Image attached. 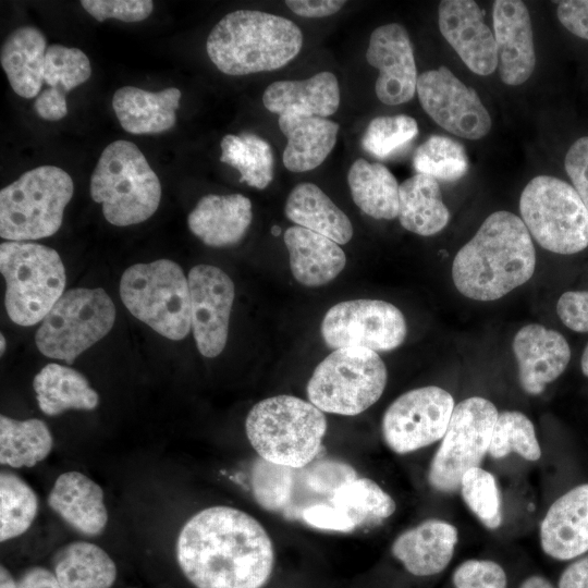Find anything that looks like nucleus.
Here are the masks:
<instances>
[{
  "label": "nucleus",
  "mask_w": 588,
  "mask_h": 588,
  "mask_svg": "<svg viewBox=\"0 0 588 588\" xmlns=\"http://www.w3.org/2000/svg\"><path fill=\"white\" fill-rule=\"evenodd\" d=\"M176 561L196 588H262L274 567V549L264 526L225 505L204 509L180 530Z\"/></svg>",
  "instance_id": "obj_1"
},
{
  "label": "nucleus",
  "mask_w": 588,
  "mask_h": 588,
  "mask_svg": "<svg viewBox=\"0 0 588 588\" xmlns=\"http://www.w3.org/2000/svg\"><path fill=\"white\" fill-rule=\"evenodd\" d=\"M535 267V247L523 220L495 211L455 255L452 279L464 296L495 301L527 282Z\"/></svg>",
  "instance_id": "obj_2"
},
{
  "label": "nucleus",
  "mask_w": 588,
  "mask_h": 588,
  "mask_svg": "<svg viewBox=\"0 0 588 588\" xmlns=\"http://www.w3.org/2000/svg\"><path fill=\"white\" fill-rule=\"evenodd\" d=\"M303 46V33L280 15L237 10L211 29L206 50L224 74L246 75L278 70L292 61Z\"/></svg>",
  "instance_id": "obj_3"
},
{
  "label": "nucleus",
  "mask_w": 588,
  "mask_h": 588,
  "mask_svg": "<svg viewBox=\"0 0 588 588\" xmlns=\"http://www.w3.org/2000/svg\"><path fill=\"white\" fill-rule=\"evenodd\" d=\"M245 430L258 457L278 465L303 467L320 453L327 419L309 401L277 395L252 407Z\"/></svg>",
  "instance_id": "obj_4"
},
{
  "label": "nucleus",
  "mask_w": 588,
  "mask_h": 588,
  "mask_svg": "<svg viewBox=\"0 0 588 588\" xmlns=\"http://www.w3.org/2000/svg\"><path fill=\"white\" fill-rule=\"evenodd\" d=\"M90 196L106 220L118 226L140 223L157 210L160 181L138 147L115 140L101 152L90 177Z\"/></svg>",
  "instance_id": "obj_5"
},
{
  "label": "nucleus",
  "mask_w": 588,
  "mask_h": 588,
  "mask_svg": "<svg viewBox=\"0 0 588 588\" xmlns=\"http://www.w3.org/2000/svg\"><path fill=\"white\" fill-rule=\"evenodd\" d=\"M356 477L353 466L334 458H316L306 466L290 467L258 457L250 468L256 502L290 522H301L306 510L330 503L338 488Z\"/></svg>",
  "instance_id": "obj_6"
},
{
  "label": "nucleus",
  "mask_w": 588,
  "mask_h": 588,
  "mask_svg": "<svg viewBox=\"0 0 588 588\" xmlns=\"http://www.w3.org/2000/svg\"><path fill=\"white\" fill-rule=\"evenodd\" d=\"M0 271L5 280L8 316L19 326H34L44 320L63 295L64 266L51 247L32 242H3Z\"/></svg>",
  "instance_id": "obj_7"
},
{
  "label": "nucleus",
  "mask_w": 588,
  "mask_h": 588,
  "mask_svg": "<svg viewBox=\"0 0 588 588\" xmlns=\"http://www.w3.org/2000/svg\"><path fill=\"white\" fill-rule=\"evenodd\" d=\"M73 191L72 177L61 168L26 171L0 192V236L25 242L53 235Z\"/></svg>",
  "instance_id": "obj_8"
},
{
  "label": "nucleus",
  "mask_w": 588,
  "mask_h": 588,
  "mask_svg": "<svg viewBox=\"0 0 588 588\" xmlns=\"http://www.w3.org/2000/svg\"><path fill=\"white\" fill-rule=\"evenodd\" d=\"M123 304L138 320L174 341L184 339L191 326L188 281L170 259L137 264L120 281Z\"/></svg>",
  "instance_id": "obj_9"
},
{
  "label": "nucleus",
  "mask_w": 588,
  "mask_h": 588,
  "mask_svg": "<svg viewBox=\"0 0 588 588\" xmlns=\"http://www.w3.org/2000/svg\"><path fill=\"white\" fill-rule=\"evenodd\" d=\"M388 372L380 356L368 348L334 350L315 368L307 396L321 412L355 416L382 395Z\"/></svg>",
  "instance_id": "obj_10"
},
{
  "label": "nucleus",
  "mask_w": 588,
  "mask_h": 588,
  "mask_svg": "<svg viewBox=\"0 0 588 588\" xmlns=\"http://www.w3.org/2000/svg\"><path fill=\"white\" fill-rule=\"evenodd\" d=\"M522 220L547 250L572 255L588 246V209L573 186L550 175H538L519 198Z\"/></svg>",
  "instance_id": "obj_11"
},
{
  "label": "nucleus",
  "mask_w": 588,
  "mask_h": 588,
  "mask_svg": "<svg viewBox=\"0 0 588 588\" xmlns=\"http://www.w3.org/2000/svg\"><path fill=\"white\" fill-rule=\"evenodd\" d=\"M115 307L102 289L77 287L63 293L35 336L47 357L72 364L112 328Z\"/></svg>",
  "instance_id": "obj_12"
},
{
  "label": "nucleus",
  "mask_w": 588,
  "mask_h": 588,
  "mask_svg": "<svg viewBox=\"0 0 588 588\" xmlns=\"http://www.w3.org/2000/svg\"><path fill=\"white\" fill-rule=\"evenodd\" d=\"M498 415L494 404L480 396L465 399L455 405L429 467L428 481L433 489L456 491L463 475L479 467L489 450Z\"/></svg>",
  "instance_id": "obj_13"
},
{
  "label": "nucleus",
  "mask_w": 588,
  "mask_h": 588,
  "mask_svg": "<svg viewBox=\"0 0 588 588\" xmlns=\"http://www.w3.org/2000/svg\"><path fill=\"white\" fill-rule=\"evenodd\" d=\"M407 326L402 311L379 299H354L332 306L321 322V335L330 348L365 347L387 352L405 340Z\"/></svg>",
  "instance_id": "obj_14"
},
{
  "label": "nucleus",
  "mask_w": 588,
  "mask_h": 588,
  "mask_svg": "<svg viewBox=\"0 0 588 588\" xmlns=\"http://www.w3.org/2000/svg\"><path fill=\"white\" fill-rule=\"evenodd\" d=\"M453 396L444 389L428 385L407 391L384 412L381 431L387 445L406 454L443 438L453 409Z\"/></svg>",
  "instance_id": "obj_15"
},
{
  "label": "nucleus",
  "mask_w": 588,
  "mask_h": 588,
  "mask_svg": "<svg viewBox=\"0 0 588 588\" xmlns=\"http://www.w3.org/2000/svg\"><path fill=\"white\" fill-rule=\"evenodd\" d=\"M416 91L424 111L448 132L466 139H480L492 125L478 94L446 66L421 73Z\"/></svg>",
  "instance_id": "obj_16"
},
{
  "label": "nucleus",
  "mask_w": 588,
  "mask_h": 588,
  "mask_svg": "<svg viewBox=\"0 0 588 588\" xmlns=\"http://www.w3.org/2000/svg\"><path fill=\"white\" fill-rule=\"evenodd\" d=\"M187 281L197 348L205 357H216L226 344L234 284L224 271L210 265L193 267Z\"/></svg>",
  "instance_id": "obj_17"
},
{
  "label": "nucleus",
  "mask_w": 588,
  "mask_h": 588,
  "mask_svg": "<svg viewBox=\"0 0 588 588\" xmlns=\"http://www.w3.org/2000/svg\"><path fill=\"white\" fill-rule=\"evenodd\" d=\"M366 59L379 71L375 89L381 102L397 106L412 100L418 76L413 45L403 25L377 27L370 35Z\"/></svg>",
  "instance_id": "obj_18"
},
{
  "label": "nucleus",
  "mask_w": 588,
  "mask_h": 588,
  "mask_svg": "<svg viewBox=\"0 0 588 588\" xmlns=\"http://www.w3.org/2000/svg\"><path fill=\"white\" fill-rule=\"evenodd\" d=\"M438 22L442 36L471 72L490 75L495 71L494 35L485 23L477 2L443 0L439 3Z\"/></svg>",
  "instance_id": "obj_19"
},
{
  "label": "nucleus",
  "mask_w": 588,
  "mask_h": 588,
  "mask_svg": "<svg viewBox=\"0 0 588 588\" xmlns=\"http://www.w3.org/2000/svg\"><path fill=\"white\" fill-rule=\"evenodd\" d=\"M501 81L510 86L525 83L536 66L531 21L519 0H497L492 9Z\"/></svg>",
  "instance_id": "obj_20"
},
{
  "label": "nucleus",
  "mask_w": 588,
  "mask_h": 588,
  "mask_svg": "<svg viewBox=\"0 0 588 588\" xmlns=\"http://www.w3.org/2000/svg\"><path fill=\"white\" fill-rule=\"evenodd\" d=\"M512 348L517 360L518 379L530 395L543 392L546 385L559 378L571 359V348L558 331L530 323L514 336Z\"/></svg>",
  "instance_id": "obj_21"
},
{
  "label": "nucleus",
  "mask_w": 588,
  "mask_h": 588,
  "mask_svg": "<svg viewBox=\"0 0 588 588\" xmlns=\"http://www.w3.org/2000/svg\"><path fill=\"white\" fill-rule=\"evenodd\" d=\"M540 542L546 554L560 561L588 551V483L553 502L540 526Z\"/></svg>",
  "instance_id": "obj_22"
},
{
  "label": "nucleus",
  "mask_w": 588,
  "mask_h": 588,
  "mask_svg": "<svg viewBox=\"0 0 588 588\" xmlns=\"http://www.w3.org/2000/svg\"><path fill=\"white\" fill-rule=\"evenodd\" d=\"M47 502L68 525L85 536H98L107 526L103 491L97 482L79 471L59 475Z\"/></svg>",
  "instance_id": "obj_23"
},
{
  "label": "nucleus",
  "mask_w": 588,
  "mask_h": 588,
  "mask_svg": "<svg viewBox=\"0 0 588 588\" xmlns=\"http://www.w3.org/2000/svg\"><path fill=\"white\" fill-rule=\"evenodd\" d=\"M457 539V529L452 524L427 519L402 532L394 540L391 551L408 573L431 576L449 565Z\"/></svg>",
  "instance_id": "obj_24"
},
{
  "label": "nucleus",
  "mask_w": 588,
  "mask_h": 588,
  "mask_svg": "<svg viewBox=\"0 0 588 588\" xmlns=\"http://www.w3.org/2000/svg\"><path fill=\"white\" fill-rule=\"evenodd\" d=\"M252 218V203L244 195L210 194L199 199L187 217V224L206 245L224 247L244 237Z\"/></svg>",
  "instance_id": "obj_25"
},
{
  "label": "nucleus",
  "mask_w": 588,
  "mask_h": 588,
  "mask_svg": "<svg viewBox=\"0 0 588 588\" xmlns=\"http://www.w3.org/2000/svg\"><path fill=\"white\" fill-rule=\"evenodd\" d=\"M295 280L309 287L331 282L345 267L346 256L334 241L299 225L284 232Z\"/></svg>",
  "instance_id": "obj_26"
},
{
  "label": "nucleus",
  "mask_w": 588,
  "mask_h": 588,
  "mask_svg": "<svg viewBox=\"0 0 588 588\" xmlns=\"http://www.w3.org/2000/svg\"><path fill=\"white\" fill-rule=\"evenodd\" d=\"M265 108L279 115L298 113L327 118L340 105V87L335 75L324 71L301 81H278L262 96Z\"/></svg>",
  "instance_id": "obj_27"
},
{
  "label": "nucleus",
  "mask_w": 588,
  "mask_h": 588,
  "mask_svg": "<svg viewBox=\"0 0 588 588\" xmlns=\"http://www.w3.org/2000/svg\"><path fill=\"white\" fill-rule=\"evenodd\" d=\"M181 91L169 87L148 91L134 86L119 88L112 108L121 126L132 134H156L172 128L176 122Z\"/></svg>",
  "instance_id": "obj_28"
},
{
  "label": "nucleus",
  "mask_w": 588,
  "mask_h": 588,
  "mask_svg": "<svg viewBox=\"0 0 588 588\" xmlns=\"http://www.w3.org/2000/svg\"><path fill=\"white\" fill-rule=\"evenodd\" d=\"M278 123L287 139L283 164L292 172L319 167L336 143L339 124L327 118L284 113Z\"/></svg>",
  "instance_id": "obj_29"
},
{
  "label": "nucleus",
  "mask_w": 588,
  "mask_h": 588,
  "mask_svg": "<svg viewBox=\"0 0 588 588\" xmlns=\"http://www.w3.org/2000/svg\"><path fill=\"white\" fill-rule=\"evenodd\" d=\"M47 40L36 27L22 26L5 38L0 61L15 94L37 98L44 84Z\"/></svg>",
  "instance_id": "obj_30"
},
{
  "label": "nucleus",
  "mask_w": 588,
  "mask_h": 588,
  "mask_svg": "<svg viewBox=\"0 0 588 588\" xmlns=\"http://www.w3.org/2000/svg\"><path fill=\"white\" fill-rule=\"evenodd\" d=\"M285 216L299 226L346 244L353 236L348 217L313 183L297 184L287 196Z\"/></svg>",
  "instance_id": "obj_31"
},
{
  "label": "nucleus",
  "mask_w": 588,
  "mask_h": 588,
  "mask_svg": "<svg viewBox=\"0 0 588 588\" xmlns=\"http://www.w3.org/2000/svg\"><path fill=\"white\" fill-rule=\"evenodd\" d=\"M399 220L415 234L430 236L443 230L450 211L442 200L438 180L417 173L400 184Z\"/></svg>",
  "instance_id": "obj_32"
},
{
  "label": "nucleus",
  "mask_w": 588,
  "mask_h": 588,
  "mask_svg": "<svg viewBox=\"0 0 588 588\" xmlns=\"http://www.w3.org/2000/svg\"><path fill=\"white\" fill-rule=\"evenodd\" d=\"M53 573L61 588H110L117 566L99 546L73 541L61 547L52 559Z\"/></svg>",
  "instance_id": "obj_33"
},
{
  "label": "nucleus",
  "mask_w": 588,
  "mask_h": 588,
  "mask_svg": "<svg viewBox=\"0 0 588 588\" xmlns=\"http://www.w3.org/2000/svg\"><path fill=\"white\" fill-rule=\"evenodd\" d=\"M33 387L40 411L49 416L69 409L91 411L99 403V396L87 379L60 364L46 365L35 376Z\"/></svg>",
  "instance_id": "obj_34"
},
{
  "label": "nucleus",
  "mask_w": 588,
  "mask_h": 588,
  "mask_svg": "<svg viewBox=\"0 0 588 588\" xmlns=\"http://www.w3.org/2000/svg\"><path fill=\"white\" fill-rule=\"evenodd\" d=\"M347 183L354 203L364 213L378 220L397 217L400 185L382 163L357 159L348 170Z\"/></svg>",
  "instance_id": "obj_35"
},
{
  "label": "nucleus",
  "mask_w": 588,
  "mask_h": 588,
  "mask_svg": "<svg viewBox=\"0 0 588 588\" xmlns=\"http://www.w3.org/2000/svg\"><path fill=\"white\" fill-rule=\"evenodd\" d=\"M52 434L45 421L0 416V463L11 468L33 467L51 452Z\"/></svg>",
  "instance_id": "obj_36"
},
{
  "label": "nucleus",
  "mask_w": 588,
  "mask_h": 588,
  "mask_svg": "<svg viewBox=\"0 0 588 588\" xmlns=\"http://www.w3.org/2000/svg\"><path fill=\"white\" fill-rule=\"evenodd\" d=\"M330 503L351 531L381 522L390 517L396 509L392 497L377 482L365 477H356L340 486Z\"/></svg>",
  "instance_id": "obj_37"
},
{
  "label": "nucleus",
  "mask_w": 588,
  "mask_h": 588,
  "mask_svg": "<svg viewBox=\"0 0 588 588\" xmlns=\"http://www.w3.org/2000/svg\"><path fill=\"white\" fill-rule=\"evenodd\" d=\"M220 160L235 168L241 182L258 189L273 179L274 159L270 144L253 133L228 134L221 140Z\"/></svg>",
  "instance_id": "obj_38"
},
{
  "label": "nucleus",
  "mask_w": 588,
  "mask_h": 588,
  "mask_svg": "<svg viewBox=\"0 0 588 588\" xmlns=\"http://www.w3.org/2000/svg\"><path fill=\"white\" fill-rule=\"evenodd\" d=\"M38 512V498L20 476L0 474V541L4 542L27 531Z\"/></svg>",
  "instance_id": "obj_39"
},
{
  "label": "nucleus",
  "mask_w": 588,
  "mask_h": 588,
  "mask_svg": "<svg viewBox=\"0 0 588 588\" xmlns=\"http://www.w3.org/2000/svg\"><path fill=\"white\" fill-rule=\"evenodd\" d=\"M413 166L417 173L453 182L467 173L469 161L461 143L448 136L432 135L416 149Z\"/></svg>",
  "instance_id": "obj_40"
},
{
  "label": "nucleus",
  "mask_w": 588,
  "mask_h": 588,
  "mask_svg": "<svg viewBox=\"0 0 588 588\" xmlns=\"http://www.w3.org/2000/svg\"><path fill=\"white\" fill-rule=\"evenodd\" d=\"M515 452L527 461H537L541 449L531 420L517 411H504L498 415L488 453L502 458Z\"/></svg>",
  "instance_id": "obj_41"
},
{
  "label": "nucleus",
  "mask_w": 588,
  "mask_h": 588,
  "mask_svg": "<svg viewBox=\"0 0 588 588\" xmlns=\"http://www.w3.org/2000/svg\"><path fill=\"white\" fill-rule=\"evenodd\" d=\"M463 500L469 510L489 529L502 523L501 495L494 476L480 468L468 469L461 480Z\"/></svg>",
  "instance_id": "obj_42"
},
{
  "label": "nucleus",
  "mask_w": 588,
  "mask_h": 588,
  "mask_svg": "<svg viewBox=\"0 0 588 588\" xmlns=\"http://www.w3.org/2000/svg\"><path fill=\"white\" fill-rule=\"evenodd\" d=\"M417 134L418 124L409 115L377 117L368 124L362 146L372 156L385 159L411 143Z\"/></svg>",
  "instance_id": "obj_43"
},
{
  "label": "nucleus",
  "mask_w": 588,
  "mask_h": 588,
  "mask_svg": "<svg viewBox=\"0 0 588 588\" xmlns=\"http://www.w3.org/2000/svg\"><path fill=\"white\" fill-rule=\"evenodd\" d=\"M91 74L88 57L78 48L50 45L46 51L44 83L63 94L85 83Z\"/></svg>",
  "instance_id": "obj_44"
},
{
  "label": "nucleus",
  "mask_w": 588,
  "mask_h": 588,
  "mask_svg": "<svg viewBox=\"0 0 588 588\" xmlns=\"http://www.w3.org/2000/svg\"><path fill=\"white\" fill-rule=\"evenodd\" d=\"M455 588H506L504 569L490 560H467L453 574Z\"/></svg>",
  "instance_id": "obj_45"
},
{
  "label": "nucleus",
  "mask_w": 588,
  "mask_h": 588,
  "mask_svg": "<svg viewBox=\"0 0 588 588\" xmlns=\"http://www.w3.org/2000/svg\"><path fill=\"white\" fill-rule=\"evenodd\" d=\"M82 7L97 21L118 19L122 22H139L154 10L150 0H83Z\"/></svg>",
  "instance_id": "obj_46"
},
{
  "label": "nucleus",
  "mask_w": 588,
  "mask_h": 588,
  "mask_svg": "<svg viewBox=\"0 0 588 588\" xmlns=\"http://www.w3.org/2000/svg\"><path fill=\"white\" fill-rule=\"evenodd\" d=\"M564 166L574 189L588 209V136H583L572 144Z\"/></svg>",
  "instance_id": "obj_47"
},
{
  "label": "nucleus",
  "mask_w": 588,
  "mask_h": 588,
  "mask_svg": "<svg viewBox=\"0 0 588 588\" xmlns=\"http://www.w3.org/2000/svg\"><path fill=\"white\" fill-rule=\"evenodd\" d=\"M561 321L576 332H588V291L563 293L556 304Z\"/></svg>",
  "instance_id": "obj_48"
},
{
  "label": "nucleus",
  "mask_w": 588,
  "mask_h": 588,
  "mask_svg": "<svg viewBox=\"0 0 588 588\" xmlns=\"http://www.w3.org/2000/svg\"><path fill=\"white\" fill-rule=\"evenodd\" d=\"M556 15L567 30L588 40V0L559 1Z\"/></svg>",
  "instance_id": "obj_49"
},
{
  "label": "nucleus",
  "mask_w": 588,
  "mask_h": 588,
  "mask_svg": "<svg viewBox=\"0 0 588 588\" xmlns=\"http://www.w3.org/2000/svg\"><path fill=\"white\" fill-rule=\"evenodd\" d=\"M34 109L36 113L44 120H61L68 113L65 94L56 89L47 88L37 96L34 102Z\"/></svg>",
  "instance_id": "obj_50"
},
{
  "label": "nucleus",
  "mask_w": 588,
  "mask_h": 588,
  "mask_svg": "<svg viewBox=\"0 0 588 588\" xmlns=\"http://www.w3.org/2000/svg\"><path fill=\"white\" fill-rule=\"evenodd\" d=\"M287 8L303 17H324L341 10L344 0H287Z\"/></svg>",
  "instance_id": "obj_51"
},
{
  "label": "nucleus",
  "mask_w": 588,
  "mask_h": 588,
  "mask_svg": "<svg viewBox=\"0 0 588 588\" xmlns=\"http://www.w3.org/2000/svg\"><path fill=\"white\" fill-rule=\"evenodd\" d=\"M16 588H61L53 572L34 566L26 569L16 580Z\"/></svg>",
  "instance_id": "obj_52"
},
{
  "label": "nucleus",
  "mask_w": 588,
  "mask_h": 588,
  "mask_svg": "<svg viewBox=\"0 0 588 588\" xmlns=\"http://www.w3.org/2000/svg\"><path fill=\"white\" fill-rule=\"evenodd\" d=\"M559 588H588V555L564 569L559 580Z\"/></svg>",
  "instance_id": "obj_53"
},
{
  "label": "nucleus",
  "mask_w": 588,
  "mask_h": 588,
  "mask_svg": "<svg viewBox=\"0 0 588 588\" xmlns=\"http://www.w3.org/2000/svg\"><path fill=\"white\" fill-rule=\"evenodd\" d=\"M519 588H554L552 584L542 576L532 575L526 578Z\"/></svg>",
  "instance_id": "obj_54"
},
{
  "label": "nucleus",
  "mask_w": 588,
  "mask_h": 588,
  "mask_svg": "<svg viewBox=\"0 0 588 588\" xmlns=\"http://www.w3.org/2000/svg\"><path fill=\"white\" fill-rule=\"evenodd\" d=\"M0 588H16V580L3 565L0 567Z\"/></svg>",
  "instance_id": "obj_55"
},
{
  "label": "nucleus",
  "mask_w": 588,
  "mask_h": 588,
  "mask_svg": "<svg viewBox=\"0 0 588 588\" xmlns=\"http://www.w3.org/2000/svg\"><path fill=\"white\" fill-rule=\"evenodd\" d=\"M580 368H581L583 373L586 377H588V344L586 345V347H585V350L583 352V355H581Z\"/></svg>",
  "instance_id": "obj_56"
},
{
  "label": "nucleus",
  "mask_w": 588,
  "mask_h": 588,
  "mask_svg": "<svg viewBox=\"0 0 588 588\" xmlns=\"http://www.w3.org/2000/svg\"><path fill=\"white\" fill-rule=\"evenodd\" d=\"M271 233H272V235H274V236H279V235L281 234V229H280V226H279V225H273V226L271 228Z\"/></svg>",
  "instance_id": "obj_57"
},
{
  "label": "nucleus",
  "mask_w": 588,
  "mask_h": 588,
  "mask_svg": "<svg viewBox=\"0 0 588 588\" xmlns=\"http://www.w3.org/2000/svg\"><path fill=\"white\" fill-rule=\"evenodd\" d=\"M0 340H1V354H3L4 350H5V339L3 336V334L0 335Z\"/></svg>",
  "instance_id": "obj_58"
}]
</instances>
